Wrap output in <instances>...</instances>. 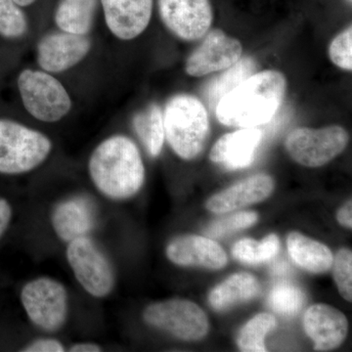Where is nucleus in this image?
Masks as SVG:
<instances>
[{
    "mask_svg": "<svg viewBox=\"0 0 352 352\" xmlns=\"http://www.w3.org/2000/svg\"><path fill=\"white\" fill-rule=\"evenodd\" d=\"M279 238L275 234H270L261 242L251 238L238 241L233 245L232 254L234 258L241 263L259 264L274 258L279 252Z\"/></svg>",
    "mask_w": 352,
    "mask_h": 352,
    "instance_id": "nucleus-24",
    "label": "nucleus"
},
{
    "mask_svg": "<svg viewBox=\"0 0 352 352\" xmlns=\"http://www.w3.org/2000/svg\"><path fill=\"white\" fill-rule=\"evenodd\" d=\"M258 214L254 212H241L230 217L220 219L212 222L206 230L208 238L224 237L243 229L249 228L258 221Z\"/></svg>",
    "mask_w": 352,
    "mask_h": 352,
    "instance_id": "nucleus-28",
    "label": "nucleus"
},
{
    "mask_svg": "<svg viewBox=\"0 0 352 352\" xmlns=\"http://www.w3.org/2000/svg\"><path fill=\"white\" fill-rule=\"evenodd\" d=\"M67 261L76 281L94 298H103L112 293L115 272L100 248L88 236L68 243Z\"/></svg>",
    "mask_w": 352,
    "mask_h": 352,
    "instance_id": "nucleus-7",
    "label": "nucleus"
},
{
    "mask_svg": "<svg viewBox=\"0 0 352 352\" xmlns=\"http://www.w3.org/2000/svg\"><path fill=\"white\" fill-rule=\"evenodd\" d=\"M286 90V78L280 72L266 69L252 74L220 99L215 115L227 126H261L279 110Z\"/></svg>",
    "mask_w": 352,
    "mask_h": 352,
    "instance_id": "nucleus-2",
    "label": "nucleus"
},
{
    "mask_svg": "<svg viewBox=\"0 0 352 352\" xmlns=\"http://www.w3.org/2000/svg\"><path fill=\"white\" fill-rule=\"evenodd\" d=\"M331 61L340 68L352 69V28H347L333 39L329 47Z\"/></svg>",
    "mask_w": 352,
    "mask_h": 352,
    "instance_id": "nucleus-30",
    "label": "nucleus"
},
{
    "mask_svg": "<svg viewBox=\"0 0 352 352\" xmlns=\"http://www.w3.org/2000/svg\"><path fill=\"white\" fill-rule=\"evenodd\" d=\"M25 352H63L65 347L55 339H38L34 340L22 349Z\"/></svg>",
    "mask_w": 352,
    "mask_h": 352,
    "instance_id": "nucleus-31",
    "label": "nucleus"
},
{
    "mask_svg": "<svg viewBox=\"0 0 352 352\" xmlns=\"http://www.w3.org/2000/svg\"><path fill=\"white\" fill-rule=\"evenodd\" d=\"M287 245L294 263L308 272L320 274L332 267V252L318 241L298 232H292L288 236Z\"/></svg>",
    "mask_w": 352,
    "mask_h": 352,
    "instance_id": "nucleus-20",
    "label": "nucleus"
},
{
    "mask_svg": "<svg viewBox=\"0 0 352 352\" xmlns=\"http://www.w3.org/2000/svg\"><path fill=\"white\" fill-rule=\"evenodd\" d=\"M277 326L276 318L270 314H261L254 316L242 328L238 337L237 344L242 351H266L264 339L266 335Z\"/></svg>",
    "mask_w": 352,
    "mask_h": 352,
    "instance_id": "nucleus-25",
    "label": "nucleus"
},
{
    "mask_svg": "<svg viewBox=\"0 0 352 352\" xmlns=\"http://www.w3.org/2000/svg\"><path fill=\"white\" fill-rule=\"evenodd\" d=\"M242 54L243 46L238 39L227 36L221 30H212L187 58L185 72L187 75L200 78L224 71L237 63Z\"/></svg>",
    "mask_w": 352,
    "mask_h": 352,
    "instance_id": "nucleus-12",
    "label": "nucleus"
},
{
    "mask_svg": "<svg viewBox=\"0 0 352 352\" xmlns=\"http://www.w3.org/2000/svg\"><path fill=\"white\" fill-rule=\"evenodd\" d=\"M131 124L148 154L153 157H159L166 140L163 108L157 103L148 104L134 113Z\"/></svg>",
    "mask_w": 352,
    "mask_h": 352,
    "instance_id": "nucleus-22",
    "label": "nucleus"
},
{
    "mask_svg": "<svg viewBox=\"0 0 352 352\" xmlns=\"http://www.w3.org/2000/svg\"><path fill=\"white\" fill-rule=\"evenodd\" d=\"M14 2L23 7V8H27V7H30L34 6L38 0H13Z\"/></svg>",
    "mask_w": 352,
    "mask_h": 352,
    "instance_id": "nucleus-35",
    "label": "nucleus"
},
{
    "mask_svg": "<svg viewBox=\"0 0 352 352\" xmlns=\"http://www.w3.org/2000/svg\"><path fill=\"white\" fill-rule=\"evenodd\" d=\"M154 0H100L106 28L120 41L138 38L151 22Z\"/></svg>",
    "mask_w": 352,
    "mask_h": 352,
    "instance_id": "nucleus-13",
    "label": "nucleus"
},
{
    "mask_svg": "<svg viewBox=\"0 0 352 352\" xmlns=\"http://www.w3.org/2000/svg\"><path fill=\"white\" fill-rule=\"evenodd\" d=\"M303 327L308 337L314 340L315 351H330L346 340L349 322L346 315L337 308L317 303L305 312Z\"/></svg>",
    "mask_w": 352,
    "mask_h": 352,
    "instance_id": "nucleus-14",
    "label": "nucleus"
},
{
    "mask_svg": "<svg viewBox=\"0 0 352 352\" xmlns=\"http://www.w3.org/2000/svg\"><path fill=\"white\" fill-rule=\"evenodd\" d=\"M256 69V61L251 57H245L244 59L241 58L239 61L230 68L224 69L226 72L214 78L207 88V95L210 106L212 107H214V105L217 106L224 95L230 92L240 82L254 74Z\"/></svg>",
    "mask_w": 352,
    "mask_h": 352,
    "instance_id": "nucleus-23",
    "label": "nucleus"
},
{
    "mask_svg": "<svg viewBox=\"0 0 352 352\" xmlns=\"http://www.w3.org/2000/svg\"><path fill=\"white\" fill-rule=\"evenodd\" d=\"M166 254L176 265L212 270H221L228 261L226 252L215 241L198 235L178 236L168 243Z\"/></svg>",
    "mask_w": 352,
    "mask_h": 352,
    "instance_id": "nucleus-15",
    "label": "nucleus"
},
{
    "mask_svg": "<svg viewBox=\"0 0 352 352\" xmlns=\"http://www.w3.org/2000/svg\"><path fill=\"white\" fill-rule=\"evenodd\" d=\"M261 138L263 132L254 127H245L227 133L221 136L210 150V161L230 170L247 168L254 160Z\"/></svg>",
    "mask_w": 352,
    "mask_h": 352,
    "instance_id": "nucleus-18",
    "label": "nucleus"
},
{
    "mask_svg": "<svg viewBox=\"0 0 352 352\" xmlns=\"http://www.w3.org/2000/svg\"><path fill=\"white\" fill-rule=\"evenodd\" d=\"M71 352H99L102 351V347L94 342H78L73 344L69 349Z\"/></svg>",
    "mask_w": 352,
    "mask_h": 352,
    "instance_id": "nucleus-34",
    "label": "nucleus"
},
{
    "mask_svg": "<svg viewBox=\"0 0 352 352\" xmlns=\"http://www.w3.org/2000/svg\"><path fill=\"white\" fill-rule=\"evenodd\" d=\"M164 27L184 41H198L210 31L214 11L210 0H157Z\"/></svg>",
    "mask_w": 352,
    "mask_h": 352,
    "instance_id": "nucleus-11",
    "label": "nucleus"
},
{
    "mask_svg": "<svg viewBox=\"0 0 352 352\" xmlns=\"http://www.w3.org/2000/svg\"><path fill=\"white\" fill-rule=\"evenodd\" d=\"M333 278L340 296L347 302L352 300V252L351 250H340L333 258Z\"/></svg>",
    "mask_w": 352,
    "mask_h": 352,
    "instance_id": "nucleus-29",
    "label": "nucleus"
},
{
    "mask_svg": "<svg viewBox=\"0 0 352 352\" xmlns=\"http://www.w3.org/2000/svg\"><path fill=\"white\" fill-rule=\"evenodd\" d=\"M95 188L111 200L132 198L145 182V166L138 145L124 134H113L95 147L88 160Z\"/></svg>",
    "mask_w": 352,
    "mask_h": 352,
    "instance_id": "nucleus-1",
    "label": "nucleus"
},
{
    "mask_svg": "<svg viewBox=\"0 0 352 352\" xmlns=\"http://www.w3.org/2000/svg\"><path fill=\"white\" fill-rule=\"evenodd\" d=\"M24 9L13 0H0V38L16 41L29 34L30 22Z\"/></svg>",
    "mask_w": 352,
    "mask_h": 352,
    "instance_id": "nucleus-26",
    "label": "nucleus"
},
{
    "mask_svg": "<svg viewBox=\"0 0 352 352\" xmlns=\"http://www.w3.org/2000/svg\"><path fill=\"white\" fill-rule=\"evenodd\" d=\"M21 302L30 321L48 333L61 330L69 312V296L63 284L50 277L28 282L21 292Z\"/></svg>",
    "mask_w": 352,
    "mask_h": 352,
    "instance_id": "nucleus-6",
    "label": "nucleus"
},
{
    "mask_svg": "<svg viewBox=\"0 0 352 352\" xmlns=\"http://www.w3.org/2000/svg\"><path fill=\"white\" fill-rule=\"evenodd\" d=\"M352 201H347L342 208H340L337 214V219L340 226L346 228H352Z\"/></svg>",
    "mask_w": 352,
    "mask_h": 352,
    "instance_id": "nucleus-33",
    "label": "nucleus"
},
{
    "mask_svg": "<svg viewBox=\"0 0 352 352\" xmlns=\"http://www.w3.org/2000/svg\"><path fill=\"white\" fill-rule=\"evenodd\" d=\"M305 294L296 285L282 282L273 287L268 296L271 309L284 316H294L305 305Z\"/></svg>",
    "mask_w": 352,
    "mask_h": 352,
    "instance_id": "nucleus-27",
    "label": "nucleus"
},
{
    "mask_svg": "<svg viewBox=\"0 0 352 352\" xmlns=\"http://www.w3.org/2000/svg\"><path fill=\"white\" fill-rule=\"evenodd\" d=\"M143 319L148 325L188 342L204 339L210 329L203 309L182 298L153 303L146 307Z\"/></svg>",
    "mask_w": 352,
    "mask_h": 352,
    "instance_id": "nucleus-9",
    "label": "nucleus"
},
{
    "mask_svg": "<svg viewBox=\"0 0 352 352\" xmlns=\"http://www.w3.org/2000/svg\"><path fill=\"white\" fill-rule=\"evenodd\" d=\"M349 140V133L340 126L320 129L298 127L287 135L285 147L296 163L320 168L342 154Z\"/></svg>",
    "mask_w": 352,
    "mask_h": 352,
    "instance_id": "nucleus-8",
    "label": "nucleus"
},
{
    "mask_svg": "<svg viewBox=\"0 0 352 352\" xmlns=\"http://www.w3.org/2000/svg\"><path fill=\"white\" fill-rule=\"evenodd\" d=\"M164 134L173 151L191 161L203 151L210 135V119L205 105L191 94L171 96L164 105Z\"/></svg>",
    "mask_w": 352,
    "mask_h": 352,
    "instance_id": "nucleus-3",
    "label": "nucleus"
},
{
    "mask_svg": "<svg viewBox=\"0 0 352 352\" xmlns=\"http://www.w3.org/2000/svg\"><path fill=\"white\" fill-rule=\"evenodd\" d=\"M100 0H58L53 12L57 30L80 36H91Z\"/></svg>",
    "mask_w": 352,
    "mask_h": 352,
    "instance_id": "nucleus-19",
    "label": "nucleus"
},
{
    "mask_svg": "<svg viewBox=\"0 0 352 352\" xmlns=\"http://www.w3.org/2000/svg\"><path fill=\"white\" fill-rule=\"evenodd\" d=\"M91 36L51 31L38 39L36 46L38 68L61 75L82 64L92 50Z\"/></svg>",
    "mask_w": 352,
    "mask_h": 352,
    "instance_id": "nucleus-10",
    "label": "nucleus"
},
{
    "mask_svg": "<svg viewBox=\"0 0 352 352\" xmlns=\"http://www.w3.org/2000/svg\"><path fill=\"white\" fill-rule=\"evenodd\" d=\"M259 289L261 287L256 277L249 273H236L210 292L208 302L214 310L224 311L256 298Z\"/></svg>",
    "mask_w": 352,
    "mask_h": 352,
    "instance_id": "nucleus-21",
    "label": "nucleus"
},
{
    "mask_svg": "<svg viewBox=\"0 0 352 352\" xmlns=\"http://www.w3.org/2000/svg\"><path fill=\"white\" fill-rule=\"evenodd\" d=\"M51 224L58 238L64 242L88 236L96 226L94 203L82 196L60 201L51 214Z\"/></svg>",
    "mask_w": 352,
    "mask_h": 352,
    "instance_id": "nucleus-16",
    "label": "nucleus"
},
{
    "mask_svg": "<svg viewBox=\"0 0 352 352\" xmlns=\"http://www.w3.org/2000/svg\"><path fill=\"white\" fill-rule=\"evenodd\" d=\"M12 214V208L9 201L6 199L0 198V238L10 226Z\"/></svg>",
    "mask_w": 352,
    "mask_h": 352,
    "instance_id": "nucleus-32",
    "label": "nucleus"
},
{
    "mask_svg": "<svg viewBox=\"0 0 352 352\" xmlns=\"http://www.w3.org/2000/svg\"><path fill=\"white\" fill-rule=\"evenodd\" d=\"M274 190V180L265 173L252 175L215 194L207 201V208L214 214H226L245 206L267 199Z\"/></svg>",
    "mask_w": 352,
    "mask_h": 352,
    "instance_id": "nucleus-17",
    "label": "nucleus"
},
{
    "mask_svg": "<svg viewBox=\"0 0 352 352\" xmlns=\"http://www.w3.org/2000/svg\"><path fill=\"white\" fill-rule=\"evenodd\" d=\"M17 88L25 112L43 124H56L68 117L74 100L56 75L39 68H25L17 78Z\"/></svg>",
    "mask_w": 352,
    "mask_h": 352,
    "instance_id": "nucleus-4",
    "label": "nucleus"
},
{
    "mask_svg": "<svg viewBox=\"0 0 352 352\" xmlns=\"http://www.w3.org/2000/svg\"><path fill=\"white\" fill-rule=\"evenodd\" d=\"M52 150V141L43 132L0 118V175L31 173L44 164Z\"/></svg>",
    "mask_w": 352,
    "mask_h": 352,
    "instance_id": "nucleus-5",
    "label": "nucleus"
}]
</instances>
